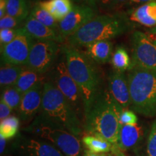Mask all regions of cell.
I'll return each mask as SVG.
<instances>
[{
  "mask_svg": "<svg viewBox=\"0 0 156 156\" xmlns=\"http://www.w3.org/2000/svg\"><path fill=\"white\" fill-rule=\"evenodd\" d=\"M123 110L108 88L101 89L92 103L84 109V129L87 134L101 136L118 145L122 126L119 116Z\"/></svg>",
  "mask_w": 156,
  "mask_h": 156,
  "instance_id": "cell-1",
  "label": "cell"
},
{
  "mask_svg": "<svg viewBox=\"0 0 156 156\" xmlns=\"http://www.w3.org/2000/svg\"><path fill=\"white\" fill-rule=\"evenodd\" d=\"M61 49L68 72L80 90L85 109L101 90L100 73L95 62L77 48L68 44L62 46Z\"/></svg>",
  "mask_w": 156,
  "mask_h": 156,
  "instance_id": "cell-2",
  "label": "cell"
},
{
  "mask_svg": "<svg viewBox=\"0 0 156 156\" xmlns=\"http://www.w3.org/2000/svg\"><path fill=\"white\" fill-rule=\"evenodd\" d=\"M38 116L62 126L77 137L83 132L82 120L51 81L44 83L41 108Z\"/></svg>",
  "mask_w": 156,
  "mask_h": 156,
  "instance_id": "cell-3",
  "label": "cell"
},
{
  "mask_svg": "<svg viewBox=\"0 0 156 156\" xmlns=\"http://www.w3.org/2000/svg\"><path fill=\"white\" fill-rule=\"evenodd\" d=\"M131 28V23L124 13L116 12L95 16L90 22L67 38L73 47L88 46L93 42L109 40L120 36Z\"/></svg>",
  "mask_w": 156,
  "mask_h": 156,
  "instance_id": "cell-4",
  "label": "cell"
},
{
  "mask_svg": "<svg viewBox=\"0 0 156 156\" xmlns=\"http://www.w3.org/2000/svg\"><path fill=\"white\" fill-rule=\"evenodd\" d=\"M131 108L146 117L156 116V73L133 67L128 75Z\"/></svg>",
  "mask_w": 156,
  "mask_h": 156,
  "instance_id": "cell-5",
  "label": "cell"
},
{
  "mask_svg": "<svg viewBox=\"0 0 156 156\" xmlns=\"http://www.w3.org/2000/svg\"><path fill=\"white\" fill-rule=\"evenodd\" d=\"M24 131L46 140L57 148L64 156H83V150L79 137L62 126L37 116Z\"/></svg>",
  "mask_w": 156,
  "mask_h": 156,
  "instance_id": "cell-6",
  "label": "cell"
},
{
  "mask_svg": "<svg viewBox=\"0 0 156 156\" xmlns=\"http://www.w3.org/2000/svg\"><path fill=\"white\" fill-rule=\"evenodd\" d=\"M51 80L67 98L76 114L83 122L84 121V103L79 87L68 72L66 62H58L52 73Z\"/></svg>",
  "mask_w": 156,
  "mask_h": 156,
  "instance_id": "cell-7",
  "label": "cell"
},
{
  "mask_svg": "<svg viewBox=\"0 0 156 156\" xmlns=\"http://www.w3.org/2000/svg\"><path fill=\"white\" fill-rule=\"evenodd\" d=\"M34 43L35 39L23 27L12 41L1 48L2 62L7 65L25 66Z\"/></svg>",
  "mask_w": 156,
  "mask_h": 156,
  "instance_id": "cell-8",
  "label": "cell"
},
{
  "mask_svg": "<svg viewBox=\"0 0 156 156\" xmlns=\"http://www.w3.org/2000/svg\"><path fill=\"white\" fill-rule=\"evenodd\" d=\"M132 67L156 73V45L147 35L135 31L132 37Z\"/></svg>",
  "mask_w": 156,
  "mask_h": 156,
  "instance_id": "cell-9",
  "label": "cell"
},
{
  "mask_svg": "<svg viewBox=\"0 0 156 156\" xmlns=\"http://www.w3.org/2000/svg\"><path fill=\"white\" fill-rule=\"evenodd\" d=\"M14 156H64L61 151L46 140L20 134L10 145Z\"/></svg>",
  "mask_w": 156,
  "mask_h": 156,
  "instance_id": "cell-10",
  "label": "cell"
},
{
  "mask_svg": "<svg viewBox=\"0 0 156 156\" xmlns=\"http://www.w3.org/2000/svg\"><path fill=\"white\" fill-rule=\"evenodd\" d=\"M59 50V44L55 41H36L31 48L26 68L44 74L52 67Z\"/></svg>",
  "mask_w": 156,
  "mask_h": 156,
  "instance_id": "cell-11",
  "label": "cell"
},
{
  "mask_svg": "<svg viewBox=\"0 0 156 156\" xmlns=\"http://www.w3.org/2000/svg\"><path fill=\"white\" fill-rule=\"evenodd\" d=\"M95 17V9L90 6H74L69 14L58 23L60 34L64 39H67Z\"/></svg>",
  "mask_w": 156,
  "mask_h": 156,
  "instance_id": "cell-12",
  "label": "cell"
},
{
  "mask_svg": "<svg viewBox=\"0 0 156 156\" xmlns=\"http://www.w3.org/2000/svg\"><path fill=\"white\" fill-rule=\"evenodd\" d=\"M44 83L35 85L23 95L22 100L17 110L18 118L23 122H28L40 112L42 104Z\"/></svg>",
  "mask_w": 156,
  "mask_h": 156,
  "instance_id": "cell-13",
  "label": "cell"
},
{
  "mask_svg": "<svg viewBox=\"0 0 156 156\" xmlns=\"http://www.w3.org/2000/svg\"><path fill=\"white\" fill-rule=\"evenodd\" d=\"M108 89L112 97L123 109L131 106L128 79L122 72L114 70L108 77Z\"/></svg>",
  "mask_w": 156,
  "mask_h": 156,
  "instance_id": "cell-14",
  "label": "cell"
},
{
  "mask_svg": "<svg viewBox=\"0 0 156 156\" xmlns=\"http://www.w3.org/2000/svg\"><path fill=\"white\" fill-rule=\"evenodd\" d=\"M145 136V129L142 124L123 125L119 134L118 145L123 152L136 150Z\"/></svg>",
  "mask_w": 156,
  "mask_h": 156,
  "instance_id": "cell-15",
  "label": "cell"
},
{
  "mask_svg": "<svg viewBox=\"0 0 156 156\" xmlns=\"http://www.w3.org/2000/svg\"><path fill=\"white\" fill-rule=\"evenodd\" d=\"M24 28L35 40L55 41L58 44L63 43L65 40L57 31L42 24L30 15L25 20Z\"/></svg>",
  "mask_w": 156,
  "mask_h": 156,
  "instance_id": "cell-16",
  "label": "cell"
},
{
  "mask_svg": "<svg viewBox=\"0 0 156 156\" xmlns=\"http://www.w3.org/2000/svg\"><path fill=\"white\" fill-rule=\"evenodd\" d=\"M113 51V44L109 40L98 41L86 46L87 56L97 64H105L111 61Z\"/></svg>",
  "mask_w": 156,
  "mask_h": 156,
  "instance_id": "cell-17",
  "label": "cell"
},
{
  "mask_svg": "<svg viewBox=\"0 0 156 156\" xmlns=\"http://www.w3.org/2000/svg\"><path fill=\"white\" fill-rule=\"evenodd\" d=\"M129 19L146 27L156 26V1L148 2L134 9Z\"/></svg>",
  "mask_w": 156,
  "mask_h": 156,
  "instance_id": "cell-18",
  "label": "cell"
},
{
  "mask_svg": "<svg viewBox=\"0 0 156 156\" xmlns=\"http://www.w3.org/2000/svg\"><path fill=\"white\" fill-rule=\"evenodd\" d=\"M48 12L57 22H60L73 8L72 0H47L38 3Z\"/></svg>",
  "mask_w": 156,
  "mask_h": 156,
  "instance_id": "cell-19",
  "label": "cell"
},
{
  "mask_svg": "<svg viewBox=\"0 0 156 156\" xmlns=\"http://www.w3.org/2000/svg\"><path fill=\"white\" fill-rule=\"evenodd\" d=\"M82 144L85 149L96 153H108L112 152L113 144L101 136L85 134L82 137Z\"/></svg>",
  "mask_w": 156,
  "mask_h": 156,
  "instance_id": "cell-20",
  "label": "cell"
},
{
  "mask_svg": "<svg viewBox=\"0 0 156 156\" xmlns=\"http://www.w3.org/2000/svg\"><path fill=\"white\" fill-rule=\"evenodd\" d=\"M43 80H44V77H42L41 74L26 68L20 75L17 82L14 85V87L21 94L23 95L37 84L44 83Z\"/></svg>",
  "mask_w": 156,
  "mask_h": 156,
  "instance_id": "cell-21",
  "label": "cell"
},
{
  "mask_svg": "<svg viewBox=\"0 0 156 156\" xmlns=\"http://www.w3.org/2000/svg\"><path fill=\"white\" fill-rule=\"evenodd\" d=\"M25 70L20 66L7 65L2 67L0 69V85L2 89L14 86L20 75Z\"/></svg>",
  "mask_w": 156,
  "mask_h": 156,
  "instance_id": "cell-22",
  "label": "cell"
},
{
  "mask_svg": "<svg viewBox=\"0 0 156 156\" xmlns=\"http://www.w3.org/2000/svg\"><path fill=\"white\" fill-rule=\"evenodd\" d=\"M29 5L27 0H7L6 14L24 21L29 16Z\"/></svg>",
  "mask_w": 156,
  "mask_h": 156,
  "instance_id": "cell-23",
  "label": "cell"
},
{
  "mask_svg": "<svg viewBox=\"0 0 156 156\" xmlns=\"http://www.w3.org/2000/svg\"><path fill=\"white\" fill-rule=\"evenodd\" d=\"M111 63L115 70L119 72H125L131 69L132 67V61L126 50L123 47H117L112 54Z\"/></svg>",
  "mask_w": 156,
  "mask_h": 156,
  "instance_id": "cell-24",
  "label": "cell"
},
{
  "mask_svg": "<svg viewBox=\"0 0 156 156\" xmlns=\"http://www.w3.org/2000/svg\"><path fill=\"white\" fill-rule=\"evenodd\" d=\"M30 15L34 17L40 23H41L42 24L46 25L48 28H52L53 30L59 33L58 23L57 21L54 18L53 16L48 12L42 8L39 4H37L33 7V9L30 11Z\"/></svg>",
  "mask_w": 156,
  "mask_h": 156,
  "instance_id": "cell-25",
  "label": "cell"
},
{
  "mask_svg": "<svg viewBox=\"0 0 156 156\" xmlns=\"http://www.w3.org/2000/svg\"><path fill=\"white\" fill-rule=\"evenodd\" d=\"M20 119L15 116H9L0 123V135L6 140L15 137L18 132Z\"/></svg>",
  "mask_w": 156,
  "mask_h": 156,
  "instance_id": "cell-26",
  "label": "cell"
},
{
  "mask_svg": "<svg viewBox=\"0 0 156 156\" xmlns=\"http://www.w3.org/2000/svg\"><path fill=\"white\" fill-rule=\"evenodd\" d=\"M23 95L14 86L6 87L3 89L1 94V100L5 101L12 111L18 109Z\"/></svg>",
  "mask_w": 156,
  "mask_h": 156,
  "instance_id": "cell-27",
  "label": "cell"
},
{
  "mask_svg": "<svg viewBox=\"0 0 156 156\" xmlns=\"http://www.w3.org/2000/svg\"><path fill=\"white\" fill-rule=\"evenodd\" d=\"M146 156H156V118L152 124L147 136Z\"/></svg>",
  "mask_w": 156,
  "mask_h": 156,
  "instance_id": "cell-28",
  "label": "cell"
},
{
  "mask_svg": "<svg viewBox=\"0 0 156 156\" xmlns=\"http://www.w3.org/2000/svg\"><path fill=\"white\" fill-rule=\"evenodd\" d=\"M128 2L129 0H100L98 6L103 11L112 12L122 7Z\"/></svg>",
  "mask_w": 156,
  "mask_h": 156,
  "instance_id": "cell-29",
  "label": "cell"
},
{
  "mask_svg": "<svg viewBox=\"0 0 156 156\" xmlns=\"http://www.w3.org/2000/svg\"><path fill=\"white\" fill-rule=\"evenodd\" d=\"M21 28L14 29H2L0 31V43L1 48L4 47L7 44L12 41L16 37L18 36L21 31Z\"/></svg>",
  "mask_w": 156,
  "mask_h": 156,
  "instance_id": "cell-30",
  "label": "cell"
},
{
  "mask_svg": "<svg viewBox=\"0 0 156 156\" xmlns=\"http://www.w3.org/2000/svg\"><path fill=\"white\" fill-rule=\"evenodd\" d=\"M121 125H134L138 122V118L136 115L132 111L124 109L119 116Z\"/></svg>",
  "mask_w": 156,
  "mask_h": 156,
  "instance_id": "cell-31",
  "label": "cell"
},
{
  "mask_svg": "<svg viewBox=\"0 0 156 156\" xmlns=\"http://www.w3.org/2000/svg\"><path fill=\"white\" fill-rule=\"evenodd\" d=\"M23 20L6 15L0 20V28L2 29H14L17 27H20Z\"/></svg>",
  "mask_w": 156,
  "mask_h": 156,
  "instance_id": "cell-32",
  "label": "cell"
},
{
  "mask_svg": "<svg viewBox=\"0 0 156 156\" xmlns=\"http://www.w3.org/2000/svg\"><path fill=\"white\" fill-rule=\"evenodd\" d=\"M12 111V110L10 107L5 101L1 100V101H0V119H1V121L9 117V115L11 114Z\"/></svg>",
  "mask_w": 156,
  "mask_h": 156,
  "instance_id": "cell-33",
  "label": "cell"
},
{
  "mask_svg": "<svg viewBox=\"0 0 156 156\" xmlns=\"http://www.w3.org/2000/svg\"><path fill=\"white\" fill-rule=\"evenodd\" d=\"M146 35L154 44H156V26L148 30Z\"/></svg>",
  "mask_w": 156,
  "mask_h": 156,
  "instance_id": "cell-34",
  "label": "cell"
},
{
  "mask_svg": "<svg viewBox=\"0 0 156 156\" xmlns=\"http://www.w3.org/2000/svg\"><path fill=\"white\" fill-rule=\"evenodd\" d=\"M83 156H111V153H93L87 149H84Z\"/></svg>",
  "mask_w": 156,
  "mask_h": 156,
  "instance_id": "cell-35",
  "label": "cell"
},
{
  "mask_svg": "<svg viewBox=\"0 0 156 156\" xmlns=\"http://www.w3.org/2000/svg\"><path fill=\"white\" fill-rule=\"evenodd\" d=\"M6 146H7V140L2 136L0 135V155H3L6 152Z\"/></svg>",
  "mask_w": 156,
  "mask_h": 156,
  "instance_id": "cell-36",
  "label": "cell"
},
{
  "mask_svg": "<svg viewBox=\"0 0 156 156\" xmlns=\"http://www.w3.org/2000/svg\"><path fill=\"white\" fill-rule=\"evenodd\" d=\"M7 0H0V17L2 18L6 15V7H7Z\"/></svg>",
  "mask_w": 156,
  "mask_h": 156,
  "instance_id": "cell-37",
  "label": "cell"
},
{
  "mask_svg": "<svg viewBox=\"0 0 156 156\" xmlns=\"http://www.w3.org/2000/svg\"><path fill=\"white\" fill-rule=\"evenodd\" d=\"M80 1L85 3V5L90 6V7H91L92 8L95 9L97 7V5H98L100 0H80Z\"/></svg>",
  "mask_w": 156,
  "mask_h": 156,
  "instance_id": "cell-38",
  "label": "cell"
},
{
  "mask_svg": "<svg viewBox=\"0 0 156 156\" xmlns=\"http://www.w3.org/2000/svg\"><path fill=\"white\" fill-rule=\"evenodd\" d=\"M132 2H136V3H148L151 2L153 1V0H131Z\"/></svg>",
  "mask_w": 156,
  "mask_h": 156,
  "instance_id": "cell-39",
  "label": "cell"
},
{
  "mask_svg": "<svg viewBox=\"0 0 156 156\" xmlns=\"http://www.w3.org/2000/svg\"><path fill=\"white\" fill-rule=\"evenodd\" d=\"M1 156H14V155H13L12 153H9V152L7 151L5 153H4L3 155H2Z\"/></svg>",
  "mask_w": 156,
  "mask_h": 156,
  "instance_id": "cell-40",
  "label": "cell"
},
{
  "mask_svg": "<svg viewBox=\"0 0 156 156\" xmlns=\"http://www.w3.org/2000/svg\"><path fill=\"white\" fill-rule=\"evenodd\" d=\"M111 156H115V155H113V154L111 153Z\"/></svg>",
  "mask_w": 156,
  "mask_h": 156,
  "instance_id": "cell-41",
  "label": "cell"
}]
</instances>
